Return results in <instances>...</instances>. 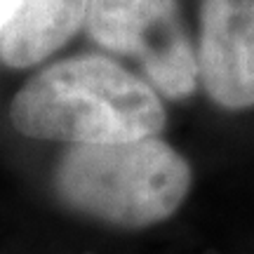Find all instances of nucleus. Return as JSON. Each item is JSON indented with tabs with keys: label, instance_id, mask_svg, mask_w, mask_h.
<instances>
[{
	"label": "nucleus",
	"instance_id": "obj_1",
	"mask_svg": "<svg viewBox=\"0 0 254 254\" xmlns=\"http://www.w3.org/2000/svg\"><path fill=\"white\" fill-rule=\"evenodd\" d=\"M9 120L28 139L109 146L158 136L165 106L153 85L106 57H71L21 85Z\"/></svg>",
	"mask_w": 254,
	"mask_h": 254
},
{
	"label": "nucleus",
	"instance_id": "obj_2",
	"mask_svg": "<svg viewBox=\"0 0 254 254\" xmlns=\"http://www.w3.org/2000/svg\"><path fill=\"white\" fill-rule=\"evenodd\" d=\"M193 184L189 160L158 136L73 146L55 170L66 207L118 228H148L182 207Z\"/></svg>",
	"mask_w": 254,
	"mask_h": 254
},
{
	"label": "nucleus",
	"instance_id": "obj_3",
	"mask_svg": "<svg viewBox=\"0 0 254 254\" xmlns=\"http://www.w3.org/2000/svg\"><path fill=\"white\" fill-rule=\"evenodd\" d=\"M85 31L104 50L136 59L167 99H186L198 87V50L177 0H90Z\"/></svg>",
	"mask_w": 254,
	"mask_h": 254
},
{
	"label": "nucleus",
	"instance_id": "obj_4",
	"mask_svg": "<svg viewBox=\"0 0 254 254\" xmlns=\"http://www.w3.org/2000/svg\"><path fill=\"white\" fill-rule=\"evenodd\" d=\"M198 71L217 106H254V0L200 2Z\"/></svg>",
	"mask_w": 254,
	"mask_h": 254
},
{
	"label": "nucleus",
	"instance_id": "obj_5",
	"mask_svg": "<svg viewBox=\"0 0 254 254\" xmlns=\"http://www.w3.org/2000/svg\"><path fill=\"white\" fill-rule=\"evenodd\" d=\"M90 0H19L17 14L0 33V59L28 68L64 47L85 24Z\"/></svg>",
	"mask_w": 254,
	"mask_h": 254
},
{
	"label": "nucleus",
	"instance_id": "obj_6",
	"mask_svg": "<svg viewBox=\"0 0 254 254\" xmlns=\"http://www.w3.org/2000/svg\"><path fill=\"white\" fill-rule=\"evenodd\" d=\"M17 9H19V0H0V33L5 31V26L17 14Z\"/></svg>",
	"mask_w": 254,
	"mask_h": 254
}]
</instances>
